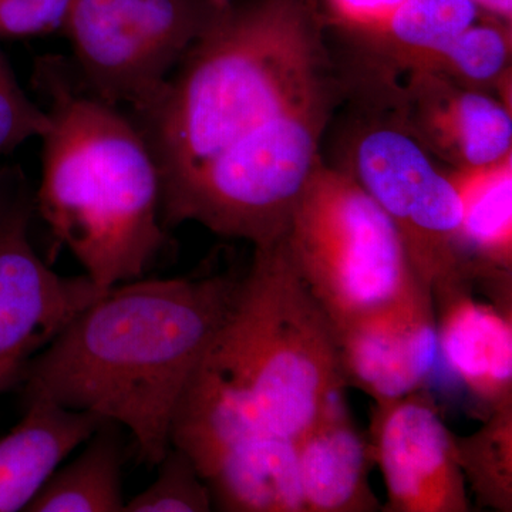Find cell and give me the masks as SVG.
Here are the masks:
<instances>
[{
	"label": "cell",
	"instance_id": "cell-1",
	"mask_svg": "<svg viewBox=\"0 0 512 512\" xmlns=\"http://www.w3.org/2000/svg\"><path fill=\"white\" fill-rule=\"evenodd\" d=\"M319 0H225L136 123L161 202L202 170L342 94Z\"/></svg>",
	"mask_w": 512,
	"mask_h": 512
},
{
	"label": "cell",
	"instance_id": "cell-2",
	"mask_svg": "<svg viewBox=\"0 0 512 512\" xmlns=\"http://www.w3.org/2000/svg\"><path fill=\"white\" fill-rule=\"evenodd\" d=\"M241 278L136 279L107 289L23 369L26 397L127 427L157 466L178 403L237 302Z\"/></svg>",
	"mask_w": 512,
	"mask_h": 512
},
{
	"label": "cell",
	"instance_id": "cell-3",
	"mask_svg": "<svg viewBox=\"0 0 512 512\" xmlns=\"http://www.w3.org/2000/svg\"><path fill=\"white\" fill-rule=\"evenodd\" d=\"M35 83L50 127L33 205L99 288L140 279L165 244L160 170L146 136L76 84L62 59L37 60Z\"/></svg>",
	"mask_w": 512,
	"mask_h": 512
},
{
	"label": "cell",
	"instance_id": "cell-4",
	"mask_svg": "<svg viewBox=\"0 0 512 512\" xmlns=\"http://www.w3.org/2000/svg\"><path fill=\"white\" fill-rule=\"evenodd\" d=\"M254 249L234 309L202 363L264 429L295 441L346 389L338 339L284 238Z\"/></svg>",
	"mask_w": 512,
	"mask_h": 512
},
{
	"label": "cell",
	"instance_id": "cell-5",
	"mask_svg": "<svg viewBox=\"0 0 512 512\" xmlns=\"http://www.w3.org/2000/svg\"><path fill=\"white\" fill-rule=\"evenodd\" d=\"M284 245L335 332L419 282L389 217L323 158L293 210Z\"/></svg>",
	"mask_w": 512,
	"mask_h": 512
},
{
	"label": "cell",
	"instance_id": "cell-6",
	"mask_svg": "<svg viewBox=\"0 0 512 512\" xmlns=\"http://www.w3.org/2000/svg\"><path fill=\"white\" fill-rule=\"evenodd\" d=\"M338 167L392 221L414 276L430 293L470 274L456 188L393 117L369 111L356 121Z\"/></svg>",
	"mask_w": 512,
	"mask_h": 512
},
{
	"label": "cell",
	"instance_id": "cell-7",
	"mask_svg": "<svg viewBox=\"0 0 512 512\" xmlns=\"http://www.w3.org/2000/svg\"><path fill=\"white\" fill-rule=\"evenodd\" d=\"M225 0H73L62 32L87 92L146 114Z\"/></svg>",
	"mask_w": 512,
	"mask_h": 512
},
{
	"label": "cell",
	"instance_id": "cell-8",
	"mask_svg": "<svg viewBox=\"0 0 512 512\" xmlns=\"http://www.w3.org/2000/svg\"><path fill=\"white\" fill-rule=\"evenodd\" d=\"M170 443L190 458L217 510L305 512L293 441L264 429L202 362L178 403Z\"/></svg>",
	"mask_w": 512,
	"mask_h": 512
},
{
	"label": "cell",
	"instance_id": "cell-9",
	"mask_svg": "<svg viewBox=\"0 0 512 512\" xmlns=\"http://www.w3.org/2000/svg\"><path fill=\"white\" fill-rule=\"evenodd\" d=\"M33 208L23 183L0 222V390L107 291L87 275L56 274L36 254L29 237Z\"/></svg>",
	"mask_w": 512,
	"mask_h": 512
},
{
	"label": "cell",
	"instance_id": "cell-10",
	"mask_svg": "<svg viewBox=\"0 0 512 512\" xmlns=\"http://www.w3.org/2000/svg\"><path fill=\"white\" fill-rule=\"evenodd\" d=\"M370 447L386 485L384 512H470L456 436L423 390L375 404Z\"/></svg>",
	"mask_w": 512,
	"mask_h": 512
},
{
	"label": "cell",
	"instance_id": "cell-11",
	"mask_svg": "<svg viewBox=\"0 0 512 512\" xmlns=\"http://www.w3.org/2000/svg\"><path fill=\"white\" fill-rule=\"evenodd\" d=\"M372 94L373 106L451 168L484 167L512 154L511 106L494 94L426 72L402 74Z\"/></svg>",
	"mask_w": 512,
	"mask_h": 512
},
{
	"label": "cell",
	"instance_id": "cell-12",
	"mask_svg": "<svg viewBox=\"0 0 512 512\" xmlns=\"http://www.w3.org/2000/svg\"><path fill=\"white\" fill-rule=\"evenodd\" d=\"M335 333L345 386L375 404L423 390L440 359L433 298L420 282Z\"/></svg>",
	"mask_w": 512,
	"mask_h": 512
},
{
	"label": "cell",
	"instance_id": "cell-13",
	"mask_svg": "<svg viewBox=\"0 0 512 512\" xmlns=\"http://www.w3.org/2000/svg\"><path fill=\"white\" fill-rule=\"evenodd\" d=\"M431 298L448 369L487 416L512 407V274L470 272Z\"/></svg>",
	"mask_w": 512,
	"mask_h": 512
},
{
	"label": "cell",
	"instance_id": "cell-14",
	"mask_svg": "<svg viewBox=\"0 0 512 512\" xmlns=\"http://www.w3.org/2000/svg\"><path fill=\"white\" fill-rule=\"evenodd\" d=\"M293 446L305 512L382 511L370 487L375 461L369 437L357 429L342 397Z\"/></svg>",
	"mask_w": 512,
	"mask_h": 512
},
{
	"label": "cell",
	"instance_id": "cell-15",
	"mask_svg": "<svg viewBox=\"0 0 512 512\" xmlns=\"http://www.w3.org/2000/svg\"><path fill=\"white\" fill-rule=\"evenodd\" d=\"M107 421L29 397L25 416L0 437V512L25 511L53 473Z\"/></svg>",
	"mask_w": 512,
	"mask_h": 512
},
{
	"label": "cell",
	"instance_id": "cell-16",
	"mask_svg": "<svg viewBox=\"0 0 512 512\" xmlns=\"http://www.w3.org/2000/svg\"><path fill=\"white\" fill-rule=\"evenodd\" d=\"M483 18L471 0H403L383 22L348 35L362 52L366 77H373L366 89L390 82Z\"/></svg>",
	"mask_w": 512,
	"mask_h": 512
},
{
	"label": "cell",
	"instance_id": "cell-17",
	"mask_svg": "<svg viewBox=\"0 0 512 512\" xmlns=\"http://www.w3.org/2000/svg\"><path fill=\"white\" fill-rule=\"evenodd\" d=\"M461 202V239L471 269L512 274V154L498 163L451 168Z\"/></svg>",
	"mask_w": 512,
	"mask_h": 512
},
{
	"label": "cell",
	"instance_id": "cell-18",
	"mask_svg": "<svg viewBox=\"0 0 512 512\" xmlns=\"http://www.w3.org/2000/svg\"><path fill=\"white\" fill-rule=\"evenodd\" d=\"M114 423L107 421L72 463L57 468L25 511H124L121 447Z\"/></svg>",
	"mask_w": 512,
	"mask_h": 512
},
{
	"label": "cell",
	"instance_id": "cell-19",
	"mask_svg": "<svg viewBox=\"0 0 512 512\" xmlns=\"http://www.w3.org/2000/svg\"><path fill=\"white\" fill-rule=\"evenodd\" d=\"M511 57L512 26L483 18L446 45L417 57L402 74H436L466 89L494 94L511 106Z\"/></svg>",
	"mask_w": 512,
	"mask_h": 512
},
{
	"label": "cell",
	"instance_id": "cell-20",
	"mask_svg": "<svg viewBox=\"0 0 512 512\" xmlns=\"http://www.w3.org/2000/svg\"><path fill=\"white\" fill-rule=\"evenodd\" d=\"M458 464L478 504L512 511V407L485 417L483 427L456 436Z\"/></svg>",
	"mask_w": 512,
	"mask_h": 512
},
{
	"label": "cell",
	"instance_id": "cell-21",
	"mask_svg": "<svg viewBox=\"0 0 512 512\" xmlns=\"http://www.w3.org/2000/svg\"><path fill=\"white\" fill-rule=\"evenodd\" d=\"M158 476L143 493L126 503L130 512H207L212 497L197 468L180 448L171 446L157 464Z\"/></svg>",
	"mask_w": 512,
	"mask_h": 512
},
{
	"label": "cell",
	"instance_id": "cell-22",
	"mask_svg": "<svg viewBox=\"0 0 512 512\" xmlns=\"http://www.w3.org/2000/svg\"><path fill=\"white\" fill-rule=\"evenodd\" d=\"M49 127V113L23 92L0 52V157L8 156L32 138H42Z\"/></svg>",
	"mask_w": 512,
	"mask_h": 512
},
{
	"label": "cell",
	"instance_id": "cell-23",
	"mask_svg": "<svg viewBox=\"0 0 512 512\" xmlns=\"http://www.w3.org/2000/svg\"><path fill=\"white\" fill-rule=\"evenodd\" d=\"M73 0H0V37H36L63 30Z\"/></svg>",
	"mask_w": 512,
	"mask_h": 512
},
{
	"label": "cell",
	"instance_id": "cell-24",
	"mask_svg": "<svg viewBox=\"0 0 512 512\" xmlns=\"http://www.w3.org/2000/svg\"><path fill=\"white\" fill-rule=\"evenodd\" d=\"M403 0H319L326 26L345 35L363 32L383 22Z\"/></svg>",
	"mask_w": 512,
	"mask_h": 512
},
{
	"label": "cell",
	"instance_id": "cell-25",
	"mask_svg": "<svg viewBox=\"0 0 512 512\" xmlns=\"http://www.w3.org/2000/svg\"><path fill=\"white\" fill-rule=\"evenodd\" d=\"M487 19L512 26V0H471Z\"/></svg>",
	"mask_w": 512,
	"mask_h": 512
},
{
	"label": "cell",
	"instance_id": "cell-26",
	"mask_svg": "<svg viewBox=\"0 0 512 512\" xmlns=\"http://www.w3.org/2000/svg\"><path fill=\"white\" fill-rule=\"evenodd\" d=\"M23 178L22 175H15V173H10L8 175V180L5 183H0V205L6 204L13 197L20 183H22Z\"/></svg>",
	"mask_w": 512,
	"mask_h": 512
},
{
	"label": "cell",
	"instance_id": "cell-27",
	"mask_svg": "<svg viewBox=\"0 0 512 512\" xmlns=\"http://www.w3.org/2000/svg\"><path fill=\"white\" fill-rule=\"evenodd\" d=\"M23 183H25V181H22V183H20V185H22ZM20 185L18 187V190H16L15 194H13V197L10 198V200L8 202H6V204L0 205V222H2L3 218H5L6 212L9 211L10 205H12L13 200H15V197H16V194H18Z\"/></svg>",
	"mask_w": 512,
	"mask_h": 512
}]
</instances>
